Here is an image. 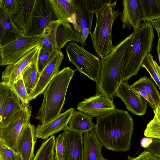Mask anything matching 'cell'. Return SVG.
Listing matches in <instances>:
<instances>
[{
	"label": "cell",
	"instance_id": "6da1fadb",
	"mask_svg": "<svg viewBox=\"0 0 160 160\" xmlns=\"http://www.w3.org/2000/svg\"><path fill=\"white\" fill-rule=\"evenodd\" d=\"M133 119L126 110L116 108L97 118L94 129L103 146L116 152L129 151L134 130Z\"/></svg>",
	"mask_w": 160,
	"mask_h": 160
},
{
	"label": "cell",
	"instance_id": "7a4b0ae2",
	"mask_svg": "<svg viewBox=\"0 0 160 160\" xmlns=\"http://www.w3.org/2000/svg\"><path fill=\"white\" fill-rule=\"evenodd\" d=\"M133 32L114 47L110 52L101 58V68L97 93L113 100L122 82L123 62L132 44Z\"/></svg>",
	"mask_w": 160,
	"mask_h": 160
},
{
	"label": "cell",
	"instance_id": "3957f363",
	"mask_svg": "<svg viewBox=\"0 0 160 160\" xmlns=\"http://www.w3.org/2000/svg\"><path fill=\"white\" fill-rule=\"evenodd\" d=\"M75 71L69 67H64L53 78L44 91L42 102L36 117L41 124L51 121L60 113Z\"/></svg>",
	"mask_w": 160,
	"mask_h": 160
},
{
	"label": "cell",
	"instance_id": "277c9868",
	"mask_svg": "<svg viewBox=\"0 0 160 160\" xmlns=\"http://www.w3.org/2000/svg\"><path fill=\"white\" fill-rule=\"evenodd\" d=\"M153 28L150 22H143L133 32L131 47L123 64L122 82H128L142 68L143 60L152 50L155 38Z\"/></svg>",
	"mask_w": 160,
	"mask_h": 160
},
{
	"label": "cell",
	"instance_id": "5b68a950",
	"mask_svg": "<svg viewBox=\"0 0 160 160\" xmlns=\"http://www.w3.org/2000/svg\"><path fill=\"white\" fill-rule=\"evenodd\" d=\"M117 2L105 4L95 13L96 26L90 35L95 52L101 58L107 56L114 48L112 42V26L121 14L119 9L115 10Z\"/></svg>",
	"mask_w": 160,
	"mask_h": 160
},
{
	"label": "cell",
	"instance_id": "8992f818",
	"mask_svg": "<svg viewBox=\"0 0 160 160\" xmlns=\"http://www.w3.org/2000/svg\"><path fill=\"white\" fill-rule=\"evenodd\" d=\"M69 61L77 70L98 83L101 68V61L97 57L87 51L83 47L72 42L66 47Z\"/></svg>",
	"mask_w": 160,
	"mask_h": 160
},
{
	"label": "cell",
	"instance_id": "52a82bcc",
	"mask_svg": "<svg viewBox=\"0 0 160 160\" xmlns=\"http://www.w3.org/2000/svg\"><path fill=\"white\" fill-rule=\"evenodd\" d=\"M41 36V46L54 53L61 51L68 42H75L76 32L69 23L57 20L51 22Z\"/></svg>",
	"mask_w": 160,
	"mask_h": 160
},
{
	"label": "cell",
	"instance_id": "ba28073f",
	"mask_svg": "<svg viewBox=\"0 0 160 160\" xmlns=\"http://www.w3.org/2000/svg\"><path fill=\"white\" fill-rule=\"evenodd\" d=\"M42 36L23 35L0 46V65L14 64L34 48L42 46Z\"/></svg>",
	"mask_w": 160,
	"mask_h": 160
},
{
	"label": "cell",
	"instance_id": "9c48e42d",
	"mask_svg": "<svg viewBox=\"0 0 160 160\" xmlns=\"http://www.w3.org/2000/svg\"><path fill=\"white\" fill-rule=\"evenodd\" d=\"M57 20L49 0H36L31 21L24 35L41 36L49 23Z\"/></svg>",
	"mask_w": 160,
	"mask_h": 160
},
{
	"label": "cell",
	"instance_id": "30bf717a",
	"mask_svg": "<svg viewBox=\"0 0 160 160\" xmlns=\"http://www.w3.org/2000/svg\"><path fill=\"white\" fill-rule=\"evenodd\" d=\"M31 107L27 104L12 117L8 125L0 128V140L16 151L17 142L23 125L30 122Z\"/></svg>",
	"mask_w": 160,
	"mask_h": 160
},
{
	"label": "cell",
	"instance_id": "8fae6325",
	"mask_svg": "<svg viewBox=\"0 0 160 160\" xmlns=\"http://www.w3.org/2000/svg\"><path fill=\"white\" fill-rule=\"evenodd\" d=\"M76 109L91 118H97L107 114L115 108L113 100L97 93L95 95L79 103Z\"/></svg>",
	"mask_w": 160,
	"mask_h": 160
},
{
	"label": "cell",
	"instance_id": "7c38bea8",
	"mask_svg": "<svg viewBox=\"0 0 160 160\" xmlns=\"http://www.w3.org/2000/svg\"><path fill=\"white\" fill-rule=\"evenodd\" d=\"M64 58V55L61 51L54 53L48 65L40 75L34 88L28 95L30 101L43 93L52 80L60 71L59 68Z\"/></svg>",
	"mask_w": 160,
	"mask_h": 160
},
{
	"label": "cell",
	"instance_id": "4fadbf2b",
	"mask_svg": "<svg viewBox=\"0 0 160 160\" xmlns=\"http://www.w3.org/2000/svg\"><path fill=\"white\" fill-rule=\"evenodd\" d=\"M116 96L122 100L128 110L134 114L138 116L145 114L147 102L135 92L128 82H122L120 83Z\"/></svg>",
	"mask_w": 160,
	"mask_h": 160
},
{
	"label": "cell",
	"instance_id": "5bb4252c",
	"mask_svg": "<svg viewBox=\"0 0 160 160\" xmlns=\"http://www.w3.org/2000/svg\"><path fill=\"white\" fill-rule=\"evenodd\" d=\"M37 139L34 126L30 122L26 123L22 128L16 147V151L19 153L22 160H33Z\"/></svg>",
	"mask_w": 160,
	"mask_h": 160
},
{
	"label": "cell",
	"instance_id": "9a60e30c",
	"mask_svg": "<svg viewBox=\"0 0 160 160\" xmlns=\"http://www.w3.org/2000/svg\"><path fill=\"white\" fill-rule=\"evenodd\" d=\"M63 131L64 151L62 160H84L82 133L68 127Z\"/></svg>",
	"mask_w": 160,
	"mask_h": 160
},
{
	"label": "cell",
	"instance_id": "2e32d148",
	"mask_svg": "<svg viewBox=\"0 0 160 160\" xmlns=\"http://www.w3.org/2000/svg\"><path fill=\"white\" fill-rule=\"evenodd\" d=\"M74 109L71 108L60 113L56 118L44 124H39L36 128V136L37 138L48 139L66 128Z\"/></svg>",
	"mask_w": 160,
	"mask_h": 160
},
{
	"label": "cell",
	"instance_id": "e0dca14e",
	"mask_svg": "<svg viewBox=\"0 0 160 160\" xmlns=\"http://www.w3.org/2000/svg\"><path fill=\"white\" fill-rule=\"evenodd\" d=\"M36 0H15L13 12L10 15L13 23L24 35L31 19Z\"/></svg>",
	"mask_w": 160,
	"mask_h": 160
},
{
	"label": "cell",
	"instance_id": "ac0fdd59",
	"mask_svg": "<svg viewBox=\"0 0 160 160\" xmlns=\"http://www.w3.org/2000/svg\"><path fill=\"white\" fill-rule=\"evenodd\" d=\"M122 12L120 15L122 28L135 31L140 26L143 17L140 0L122 1Z\"/></svg>",
	"mask_w": 160,
	"mask_h": 160
},
{
	"label": "cell",
	"instance_id": "d6986e66",
	"mask_svg": "<svg viewBox=\"0 0 160 160\" xmlns=\"http://www.w3.org/2000/svg\"><path fill=\"white\" fill-rule=\"evenodd\" d=\"M41 46L37 47L14 64L7 66L2 72L1 82L11 84L22 73L28 65L37 58Z\"/></svg>",
	"mask_w": 160,
	"mask_h": 160
},
{
	"label": "cell",
	"instance_id": "ffe728a7",
	"mask_svg": "<svg viewBox=\"0 0 160 160\" xmlns=\"http://www.w3.org/2000/svg\"><path fill=\"white\" fill-rule=\"evenodd\" d=\"M71 2L75 15L74 30L79 32L86 27L91 30L94 14L89 11L86 0H71Z\"/></svg>",
	"mask_w": 160,
	"mask_h": 160
},
{
	"label": "cell",
	"instance_id": "44dd1931",
	"mask_svg": "<svg viewBox=\"0 0 160 160\" xmlns=\"http://www.w3.org/2000/svg\"><path fill=\"white\" fill-rule=\"evenodd\" d=\"M84 145V160H98L102 157V144L98 138L94 129L84 132L82 136Z\"/></svg>",
	"mask_w": 160,
	"mask_h": 160
},
{
	"label": "cell",
	"instance_id": "7402d4cb",
	"mask_svg": "<svg viewBox=\"0 0 160 160\" xmlns=\"http://www.w3.org/2000/svg\"><path fill=\"white\" fill-rule=\"evenodd\" d=\"M23 35L13 23L10 15L0 11V46Z\"/></svg>",
	"mask_w": 160,
	"mask_h": 160
},
{
	"label": "cell",
	"instance_id": "603a6c76",
	"mask_svg": "<svg viewBox=\"0 0 160 160\" xmlns=\"http://www.w3.org/2000/svg\"><path fill=\"white\" fill-rule=\"evenodd\" d=\"M53 12L58 20L75 23V15L71 0H49Z\"/></svg>",
	"mask_w": 160,
	"mask_h": 160
},
{
	"label": "cell",
	"instance_id": "cb8c5ba5",
	"mask_svg": "<svg viewBox=\"0 0 160 160\" xmlns=\"http://www.w3.org/2000/svg\"><path fill=\"white\" fill-rule=\"evenodd\" d=\"M26 105L22 102L14 91L10 87L8 100L2 115L0 117V128L7 126L13 116L22 109Z\"/></svg>",
	"mask_w": 160,
	"mask_h": 160
},
{
	"label": "cell",
	"instance_id": "d4e9b609",
	"mask_svg": "<svg viewBox=\"0 0 160 160\" xmlns=\"http://www.w3.org/2000/svg\"><path fill=\"white\" fill-rule=\"evenodd\" d=\"M68 128L73 130L83 133L94 129L95 125L89 116L80 111L74 110L69 120Z\"/></svg>",
	"mask_w": 160,
	"mask_h": 160
},
{
	"label": "cell",
	"instance_id": "484cf974",
	"mask_svg": "<svg viewBox=\"0 0 160 160\" xmlns=\"http://www.w3.org/2000/svg\"><path fill=\"white\" fill-rule=\"evenodd\" d=\"M143 21L150 22L160 18V0H140Z\"/></svg>",
	"mask_w": 160,
	"mask_h": 160
},
{
	"label": "cell",
	"instance_id": "4316f807",
	"mask_svg": "<svg viewBox=\"0 0 160 160\" xmlns=\"http://www.w3.org/2000/svg\"><path fill=\"white\" fill-rule=\"evenodd\" d=\"M37 57L28 65L21 74L28 95L34 88L40 76L37 67Z\"/></svg>",
	"mask_w": 160,
	"mask_h": 160
},
{
	"label": "cell",
	"instance_id": "83f0119b",
	"mask_svg": "<svg viewBox=\"0 0 160 160\" xmlns=\"http://www.w3.org/2000/svg\"><path fill=\"white\" fill-rule=\"evenodd\" d=\"M132 88H136L144 90L149 94L153 98L157 107L160 104V94L155 83L146 76L140 78L132 85Z\"/></svg>",
	"mask_w": 160,
	"mask_h": 160
},
{
	"label": "cell",
	"instance_id": "f1b7e54d",
	"mask_svg": "<svg viewBox=\"0 0 160 160\" xmlns=\"http://www.w3.org/2000/svg\"><path fill=\"white\" fill-rule=\"evenodd\" d=\"M55 141L54 135L44 142L37 151L33 160H52L54 159Z\"/></svg>",
	"mask_w": 160,
	"mask_h": 160
},
{
	"label": "cell",
	"instance_id": "f546056e",
	"mask_svg": "<svg viewBox=\"0 0 160 160\" xmlns=\"http://www.w3.org/2000/svg\"><path fill=\"white\" fill-rule=\"evenodd\" d=\"M14 91L22 102L29 104L30 102L22 74L11 84L8 85Z\"/></svg>",
	"mask_w": 160,
	"mask_h": 160
},
{
	"label": "cell",
	"instance_id": "4dcf8cb0",
	"mask_svg": "<svg viewBox=\"0 0 160 160\" xmlns=\"http://www.w3.org/2000/svg\"><path fill=\"white\" fill-rule=\"evenodd\" d=\"M153 118L147 124L144 131L145 136L160 140V114L154 112Z\"/></svg>",
	"mask_w": 160,
	"mask_h": 160
},
{
	"label": "cell",
	"instance_id": "1f68e13d",
	"mask_svg": "<svg viewBox=\"0 0 160 160\" xmlns=\"http://www.w3.org/2000/svg\"><path fill=\"white\" fill-rule=\"evenodd\" d=\"M155 61L152 55L149 53L143 60L142 67L147 70L160 90V80L156 69Z\"/></svg>",
	"mask_w": 160,
	"mask_h": 160
},
{
	"label": "cell",
	"instance_id": "d6a6232c",
	"mask_svg": "<svg viewBox=\"0 0 160 160\" xmlns=\"http://www.w3.org/2000/svg\"><path fill=\"white\" fill-rule=\"evenodd\" d=\"M54 53L41 46L37 58V67L39 75L48 65Z\"/></svg>",
	"mask_w": 160,
	"mask_h": 160
},
{
	"label": "cell",
	"instance_id": "836d02e7",
	"mask_svg": "<svg viewBox=\"0 0 160 160\" xmlns=\"http://www.w3.org/2000/svg\"><path fill=\"white\" fill-rule=\"evenodd\" d=\"M0 160H22L19 153L0 140Z\"/></svg>",
	"mask_w": 160,
	"mask_h": 160
},
{
	"label": "cell",
	"instance_id": "e575fe53",
	"mask_svg": "<svg viewBox=\"0 0 160 160\" xmlns=\"http://www.w3.org/2000/svg\"><path fill=\"white\" fill-rule=\"evenodd\" d=\"M10 93V87L3 82L0 83V117H1L8 102Z\"/></svg>",
	"mask_w": 160,
	"mask_h": 160
},
{
	"label": "cell",
	"instance_id": "d590c367",
	"mask_svg": "<svg viewBox=\"0 0 160 160\" xmlns=\"http://www.w3.org/2000/svg\"><path fill=\"white\" fill-rule=\"evenodd\" d=\"M88 8L92 13L95 14L106 4L111 2V0H86Z\"/></svg>",
	"mask_w": 160,
	"mask_h": 160
},
{
	"label": "cell",
	"instance_id": "8d00e7d4",
	"mask_svg": "<svg viewBox=\"0 0 160 160\" xmlns=\"http://www.w3.org/2000/svg\"><path fill=\"white\" fill-rule=\"evenodd\" d=\"M15 5V0H0V11L10 15L14 11Z\"/></svg>",
	"mask_w": 160,
	"mask_h": 160
},
{
	"label": "cell",
	"instance_id": "74e56055",
	"mask_svg": "<svg viewBox=\"0 0 160 160\" xmlns=\"http://www.w3.org/2000/svg\"><path fill=\"white\" fill-rule=\"evenodd\" d=\"M55 150V154L60 160H62L64 151V138L62 133L59 135L56 139Z\"/></svg>",
	"mask_w": 160,
	"mask_h": 160
},
{
	"label": "cell",
	"instance_id": "f35d334b",
	"mask_svg": "<svg viewBox=\"0 0 160 160\" xmlns=\"http://www.w3.org/2000/svg\"><path fill=\"white\" fill-rule=\"evenodd\" d=\"M144 148L160 158V140L151 138L150 142Z\"/></svg>",
	"mask_w": 160,
	"mask_h": 160
},
{
	"label": "cell",
	"instance_id": "ab89813d",
	"mask_svg": "<svg viewBox=\"0 0 160 160\" xmlns=\"http://www.w3.org/2000/svg\"><path fill=\"white\" fill-rule=\"evenodd\" d=\"M91 30L86 27L82 29L79 32H76L75 42H79L83 47L86 46V40L89 34L91 33Z\"/></svg>",
	"mask_w": 160,
	"mask_h": 160
},
{
	"label": "cell",
	"instance_id": "60d3db41",
	"mask_svg": "<svg viewBox=\"0 0 160 160\" xmlns=\"http://www.w3.org/2000/svg\"><path fill=\"white\" fill-rule=\"evenodd\" d=\"M132 88L135 92L139 94L143 98H144L148 102L151 108L153 109L157 108V107L154 100L149 94L140 89L136 88Z\"/></svg>",
	"mask_w": 160,
	"mask_h": 160
},
{
	"label": "cell",
	"instance_id": "b9f144b4",
	"mask_svg": "<svg viewBox=\"0 0 160 160\" xmlns=\"http://www.w3.org/2000/svg\"><path fill=\"white\" fill-rule=\"evenodd\" d=\"M135 158L136 160H160V158L146 150L142 152Z\"/></svg>",
	"mask_w": 160,
	"mask_h": 160
},
{
	"label": "cell",
	"instance_id": "7bdbcfd3",
	"mask_svg": "<svg viewBox=\"0 0 160 160\" xmlns=\"http://www.w3.org/2000/svg\"><path fill=\"white\" fill-rule=\"evenodd\" d=\"M154 28L156 30L158 37L160 38V18L150 22Z\"/></svg>",
	"mask_w": 160,
	"mask_h": 160
},
{
	"label": "cell",
	"instance_id": "ee69618b",
	"mask_svg": "<svg viewBox=\"0 0 160 160\" xmlns=\"http://www.w3.org/2000/svg\"><path fill=\"white\" fill-rule=\"evenodd\" d=\"M157 55L160 67V38H158V43L156 48Z\"/></svg>",
	"mask_w": 160,
	"mask_h": 160
},
{
	"label": "cell",
	"instance_id": "f6af8a7d",
	"mask_svg": "<svg viewBox=\"0 0 160 160\" xmlns=\"http://www.w3.org/2000/svg\"><path fill=\"white\" fill-rule=\"evenodd\" d=\"M155 64L157 71L160 80V67L155 61Z\"/></svg>",
	"mask_w": 160,
	"mask_h": 160
},
{
	"label": "cell",
	"instance_id": "bcb514c9",
	"mask_svg": "<svg viewBox=\"0 0 160 160\" xmlns=\"http://www.w3.org/2000/svg\"><path fill=\"white\" fill-rule=\"evenodd\" d=\"M153 112H155L160 114V104L155 109H153Z\"/></svg>",
	"mask_w": 160,
	"mask_h": 160
},
{
	"label": "cell",
	"instance_id": "7dc6e473",
	"mask_svg": "<svg viewBox=\"0 0 160 160\" xmlns=\"http://www.w3.org/2000/svg\"><path fill=\"white\" fill-rule=\"evenodd\" d=\"M127 160H136V159H135V158L131 157L128 156Z\"/></svg>",
	"mask_w": 160,
	"mask_h": 160
},
{
	"label": "cell",
	"instance_id": "c3c4849f",
	"mask_svg": "<svg viewBox=\"0 0 160 160\" xmlns=\"http://www.w3.org/2000/svg\"><path fill=\"white\" fill-rule=\"evenodd\" d=\"M55 160H60L58 157L55 154Z\"/></svg>",
	"mask_w": 160,
	"mask_h": 160
},
{
	"label": "cell",
	"instance_id": "681fc988",
	"mask_svg": "<svg viewBox=\"0 0 160 160\" xmlns=\"http://www.w3.org/2000/svg\"><path fill=\"white\" fill-rule=\"evenodd\" d=\"M98 160H109L104 158L103 157H101Z\"/></svg>",
	"mask_w": 160,
	"mask_h": 160
},
{
	"label": "cell",
	"instance_id": "f907efd6",
	"mask_svg": "<svg viewBox=\"0 0 160 160\" xmlns=\"http://www.w3.org/2000/svg\"><path fill=\"white\" fill-rule=\"evenodd\" d=\"M55 160V159H53V160Z\"/></svg>",
	"mask_w": 160,
	"mask_h": 160
}]
</instances>
